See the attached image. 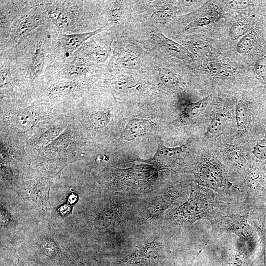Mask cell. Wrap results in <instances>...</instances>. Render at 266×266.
Returning <instances> with one entry per match:
<instances>
[{
	"label": "cell",
	"mask_w": 266,
	"mask_h": 266,
	"mask_svg": "<svg viewBox=\"0 0 266 266\" xmlns=\"http://www.w3.org/2000/svg\"><path fill=\"white\" fill-rule=\"evenodd\" d=\"M252 210L246 201H226L216 208L209 221L216 231L233 233L244 244L250 243L259 238L248 222Z\"/></svg>",
	"instance_id": "1"
},
{
	"label": "cell",
	"mask_w": 266,
	"mask_h": 266,
	"mask_svg": "<svg viewBox=\"0 0 266 266\" xmlns=\"http://www.w3.org/2000/svg\"><path fill=\"white\" fill-rule=\"evenodd\" d=\"M226 201H230L195 183L191 185L188 199L171 211L170 218L174 223L180 225L191 224L200 219L209 221L216 208Z\"/></svg>",
	"instance_id": "2"
},
{
	"label": "cell",
	"mask_w": 266,
	"mask_h": 266,
	"mask_svg": "<svg viewBox=\"0 0 266 266\" xmlns=\"http://www.w3.org/2000/svg\"><path fill=\"white\" fill-rule=\"evenodd\" d=\"M245 201L253 210L266 206V167L259 162L251 163L244 174Z\"/></svg>",
	"instance_id": "3"
},
{
	"label": "cell",
	"mask_w": 266,
	"mask_h": 266,
	"mask_svg": "<svg viewBox=\"0 0 266 266\" xmlns=\"http://www.w3.org/2000/svg\"><path fill=\"white\" fill-rule=\"evenodd\" d=\"M194 174L200 186L220 193L230 187L227 173L223 166L213 159H206L195 167Z\"/></svg>",
	"instance_id": "4"
},
{
	"label": "cell",
	"mask_w": 266,
	"mask_h": 266,
	"mask_svg": "<svg viewBox=\"0 0 266 266\" xmlns=\"http://www.w3.org/2000/svg\"><path fill=\"white\" fill-rule=\"evenodd\" d=\"M157 143L158 149L155 154L144 161L161 168L168 167L175 162L185 149L184 145L175 148L167 147L161 139L157 141Z\"/></svg>",
	"instance_id": "5"
},
{
	"label": "cell",
	"mask_w": 266,
	"mask_h": 266,
	"mask_svg": "<svg viewBox=\"0 0 266 266\" xmlns=\"http://www.w3.org/2000/svg\"><path fill=\"white\" fill-rule=\"evenodd\" d=\"M152 36L154 40L171 56L182 59L193 57L187 48L167 37L162 33L155 32Z\"/></svg>",
	"instance_id": "6"
},
{
	"label": "cell",
	"mask_w": 266,
	"mask_h": 266,
	"mask_svg": "<svg viewBox=\"0 0 266 266\" xmlns=\"http://www.w3.org/2000/svg\"><path fill=\"white\" fill-rule=\"evenodd\" d=\"M102 27L95 31L70 34H62L60 37V43L63 51L71 54L75 51L86 40L105 30Z\"/></svg>",
	"instance_id": "7"
},
{
	"label": "cell",
	"mask_w": 266,
	"mask_h": 266,
	"mask_svg": "<svg viewBox=\"0 0 266 266\" xmlns=\"http://www.w3.org/2000/svg\"><path fill=\"white\" fill-rule=\"evenodd\" d=\"M90 69L91 64L88 60L76 57L68 61L59 73L62 77L74 79L85 75Z\"/></svg>",
	"instance_id": "8"
},
{
	"label": "cell",
	"mask_w": 266,
	"mask_h": 266,
	"mask_svg": "<svg viewBox=\"0 0 266 266\" xmlns=\"http://www.w3.org/2000/svg\"><path fill=\"white\" fill-rule=\"evenodd\" d=\"M249 223L256 230L262 246L264 262L266 265V208L255 209L251 211Z\"/></svg>",
	"instance_id": "9"
},
{
	"label": "cell",
	"mask_w": 266,
	"mask_h": 266,
	"mask_svg": "<svg viewBox=\"0 0 266 266\" xmlns=\"http://www.w3.org/2000/svg\"><path fill=\"white\" fill-rule=\"evenodd\" d=\"M158 74L161 81L168 89L182 91L186 88L187 84L183 78L169 69L160 68Z\"/></svg>",
	"instance_id": "10"
},
{
	"label": "cell",
	"mask_w": 266,
	"mask_h": 266,
	"mask_svg": "<svg viewBox=\"0 0 266 266\" xmlns=\"http://www.w3.org/2000/svg\"><path fill=\"white\" fill-rule=\"evenodd\" d=\"M149 130V125L147 121L138 119H133L127 124L123 133V136L125 140L131 141L146 134Z\"/></svg>",
	"instance_id": "11"
},
{
	"label": "cell",
	"mask_w": 266,
	"mask_h": 266,
	"mask_svg": "<svg viewBox=\"0 0 266 266\" xmlns=\"http://www.w3.org/2000/svg\"><path fill=\"white\" fill-rule=\"evenodd\" d=\"M229 118V112L226 110L219 111L210 122L204 134V138L220 133L227 125Z\"/></svg>",
	"instance_id": "12"
},
{
	"label": "cell",
	"mask_w": 266,
	"mask_h": 266,
	"mask_svg": "<svg viewBox=\"0 0 266 266\" xmlns=\"http://www.w3.org/2000/svg\"><path fill=\"white\" fill-rule=\"evenodd\" d=\"M234 113L238 129L240 131L246 130L251 122L250 111L247 104L243 101H238L235 105Z\"/></svg>",
	"instance_id": "13"
},
{
	"label": "cell",
	"mask_w": 266,
	"mask_h": 266,
	"mask_svg": "<svg viewBox=\"0 0 266 266\" xmlns=\"http://www.w3.org/2000/svg\"><path fill=\"white\" fill-rule=\"evenodd\" d=\"M12 125L19 130L26 131L33 124V116L27 109H22L14 112L10 118Z\"/></svg>",
	"instance_id": "14"
},
{
	"label": "cell",
	"mask_w": 266,
	"mask_h": 266,
	"mask_svg": "<svg viewBox=\"0 0 266 266\" xmlns=\"http://www.w3.org/2000/svg\"><path fill=\"white\" fill-rule=\"evenodd\" d=\"M210 96L203 99L188 104L183 110L181 117L183 119L193 120L200 116L206 109L209 101Z\"/></svg>",
	"instance_id": "15"
},
{
	"label": "cell",
	"mask_w": 266,
	"mask_h": 266,
	"mask_svg": "<svg viewBox=\"0 0 266 266\" xmlns=\"http://www.w3.org/2000/svg\"><path fill=\"white\" fill-rule=\"evenodd\" d=\"M204 69L211 75L221 77H232L237 72L236 69L233 66L220 63H209Z\"/></svg>",
	"instance_id": "16"
},
{
	"label": "cell",
	"mask_w": 266,
	"mask_h": 266,
	"mask_svg": "<svg viewBox=\"0 0 266 266\" xmlns=\"http://www.w3.org/2000/svg\"><path fill=\"white\" fill-rule=\"evenodd\" d=\"M45 61V54L41 47L36 48L33 56L30 66L29 76L34 81L41 73Z\"/></svg>",
	"instance_id": "17"
},
{
	"label": "cell",
	"mask_w": 266,
	"mask_h": 266,
	"mask_svg": "<svg viewBox=\"0 0 266 266\" xmlns=\"http://www.w3.org/2000/svg\"><path fill=\"white\" fill-rule=\"evenodd\" d=\"M177 7L171 4H166L158 8L152 15L153 20L157 23L165 25L170 21L175 15Z\"/></svg>",
	"instance_id": "18"
},
{
	"label": "cell",
	"mask_w": 266,
	"mask_h": 266,
	"mask_svg": "<svg viewBox=\"0 0 266 266\" xmlns=\"http://www.w3.org/2000/svg\"><path fill=\"white\" fill-rule=\"evenodd\" d=\"M216 17L206 16L199 18L188 24L184 28V31L187 33H195L207 30L212 27Z\"/></svg>",
	"instance_id": "19"
},
{
	"label": "cell",
	"mask_w": 266,
	"mask_h": 266,
	"mask_svg": "<svg viewBox=\"0 0 266 266\" xmlns=\"http://www.w3.org/2000/svg\"><path fill=\"white\" fill-rule=\"evenodd\" d=\"M116 66L127 69H137L140 65V60L134 54L129 51L122 53L115 62Z\"/></svg>",
	"instance_id": "20"
},
{
	"label": "cell",
	"mask_w": 266,
	"mask_h": 266,
	"mask_svg": "<svg viewBox=\"0 0 266 266\" xmlns=\"http://www.w3.org/2000/svg\"><path fill=\"white\" fill-rule=\"evenodd\" d=\"M112 86L116 90L124 93L134 92L141 87V84L136 80L125 76L113 81Z\"/></svg>",
	"instance_id": "21"
},
{
	"label": "cell",
	"mask_w": 266,
	"mask_h": 266,
	"mask_svg": "<svg viewBox=\"0 0 266 266\" xmlns=\"http://www.w3.org/2000/svg\"><path fill=\"white\" fill-rule=\"evenodd\" d=\"M174 199L169 197H162L150 205L147 208L148 215L152 217H157L172 205Z\"/></svg>",
	"instance_id": "22"
},
{
	"label": "cell",
	"mask_w": 266,
	"mask_h": 266,
	"mask_svg": "<svg viewBox=\"0 0 266 266\" xmlns=\"http://www.w3.org/2000/svg\"><path fill=\"white\" fill-rule=\"evenodd\" d=\"M257 34L254 30L248 31L238 42L236 47V51L241 54L250 51L256 43Z\"/></svg>",
	"instance_id": "23"
},
{
	"label": "cell",
	"mask_w": 266,
	"mask_h": 266,
	"mask_svg": "<svg viewBox=\"0 0 266 266\" xmlns=\"http://www.w3.org/2000/svg\"><path fill=\"white\" fill-rule=\"evenodd\" d=\"M188 49L193 56L200 57L207 55L210 51L209 43L202 39H194L190 41Z\"/></svg>",
	"instance_id": "24"
},
{
	"label": "cell",
	"mask_w": 266,
	"mask_h": 266,
	"mask_svg": "<svg viewBox=\"0 0 266 266\" xmlns=\"http://www.w3.org/2000/svg\"><path fill=\"white\" fill-rule=\"evenodd\" d=\"M228 152L227 157L229 160L237 169L244 172L245 174L251 164L247 161L246 157L237 150H232Z\"/></svg>",
	"instance_id": "25"
},
{
	"label": "cell",
	"mask_w": 266,
	"mask_h": 266,
	"mask_svg": "<svg viewBox=\"0 0 266 266\" xmlns=\"http://www.w3.org/2000/svg\"><path fill=\"white\" fill-rule=\"evenodd\" d=\"M77 82L65 81L54 86L49 92L51 96L68 94L75 91L77 87Z\"/></svg>",
	"instance_id": "26"
},
{
	"label": "cell",
	"mask_w": 266,
	"mask_h": 266,
	"mask_svg": "<svg viewBox=\"0 0 266 266\" xmlns=\"http://www.w3.org/2000/svg\"><path fill=\"white\" fill-rule=\"evenodd\" d=\"M252 154L259 162L266 163V133L263 137L256 140Z\"/></svg>",
	"instance_id": "27"
},
{
	"label": "cell",
	"mask_w": 266,
	"mask_h": 266,
	"mask_svg": "<svg viewBox=\"0 0 266 266\" xmlns=\"http://www.w3.org/2000/svg\"><path fill=\"white\" fill-rule=\"evenodd\" d=\"M39 20V17L35 15L27 16L19 24L17 29L18 34L24 35L29 33L37 26Z\"/></svg>",
	"instance_id": "28"
},
{
	"label": "cell",
	"mask_w": 266,
	"mask_h": 266,
	"mask_svg": "<svg viewBox=\"0 0 266 266\" xmlns=\"http://www.w3.org/2000/svg\"><path fill=\"white\" fill-rule=\"evenodd\" d=\"M48 15L52 22L60 29H65L69 24L67 15L60 10H48Z\"/></svg>",
	"instance_id": "29"
},
{
	"label": "cell",
	"mask_w": 266,
	"mask_h": 266,
	"mask_svg": "<svg viewBox=\"0 0 266 266\" xmlns=\"http://www.w3.org/2000/svg\"><path fill=\"white\" fill-rule=\"evenodd\" d=\"M109 53L110 49L108 48L97 47L88 53L87 56L91 62L100 64L107 60Z\"/></svg>",
	"instance_id": "30"
},
{
	"label": "cell",
	"mask_w": 266,
	"mask_h": 266,
	"mask_svg": "<svg viewBox=\"0 0 266 266\" xmlns=\"http://www.w3.org/2000/svg\"><path fill=\"white\" fill-rule=\"evenodd\" d=\"M248 24L243 21H237L234 23L230 30L231 38L235 40L245 34L248 32Z\"/></svg>",
	"instance_id": "31"
},
{
	"label": "cell",
	"mask_w": 266,
	"mask_h": 266,
	"mask_svg": "<svg viewBox=\"0 0 266 266\" xmlns=\"http://www.w3.org/2000/svg\"><path fill=\"white\" fill-rule=\"evenodd\" d=\"M244 256L242 252L236 249L233 250L225 262L223 266H244Z\"/></svg>",
	"instance_id": "32"
},
{
	"label": "cell",
	"mask_w": 266,
	"mask_h": 266,
	"mask_svg": "<svg viewBox=\"0 0 266 266\" xmlns=\"http://www.w3.org/2000/svg\"><path fill=\"white\" fill-rule=\"evenodd\" d=\"M39 246L42 252L50 257L55 256L58 251L56 243L48 238L42 239L39 243Z\"/></svg>",
	"instance_id": "33"
},
{
	"label": "cell",
	"mask_w": 266,
	"mask_h": 266,
	"mask_svg": "<svg viewBox=\"0 0 266 266\" xmlns=\"http://www.w3.org/2000/svg\"><path fill=\"white\" fill-rule=\"evenodd\" d=\"M123 13V7L119 1H115L108 10L109 19L112 22H117L120 20Z\"/></svg>",
	"instance_id": "34"
},
{
	"label": "cell",
	"mask_w": 266,
	"mask_h": 266,
	"mask_svg": "<svg viewBox=\"0 0 266 266\" xmlns=\"http://www.w3.org/2000/svg\"><path fill=\"white\" fill-rule=\"evenodd\" d=\"M92 125L96 128L104 127L108 122V118L106 113L103 112H96L92 114L90 117Z\"/></svg>",
	"instance_id": "35"
},
{
	"label": "cell",
	"mask_w": 266,
	"mask_h": 266,
	"mask_svg": "<svg viewBox=\"0 0 266 266\" xmlns=\"http://www.w3.org/2000/svg\"><path fill=\"white\" fill-rule=\"evenodd\" d=\"M254 70L256 75L263 81L266 83V56L259 58L254 66Z\"/></svg>",
	"instance_id": "36"
},
{
	"label": "cell",
	"mask_w": 266,
	"mask_h": 266,
	"mask_svg": "<svg viewBox=\"0 0 266 266\" xmlns=\"http://www.w3.org/2000/svg\"><path fill=\"white\" fill-rule=\"evenodd\" d=\"M225 5L230 9L238 10L245 9L250 6L252 3L247 0H224Z\"/></svg>",
	"instance_id": "37"
},
{
	"label": "cell",
	"mask_w": 266,
	"mask_h": 266,
	"mask_svg": "<svg viewBox=\"0 0 266 266\" xmlns=\"http://www.w3.org/2000/svg\"><path fill=\"white\" fill-rule=\"evenodd\" d=\"M109 216L105 213H101L96 218L95 225L100 229L106 227L109 225Z\"/></svg>",
	"instance_id": "38"
},
{
	"label": "cell",
	"mask_w": 266,
	"mask_h": 266,
	"mask_svg": "<svg viewBox=\"0 0 266 266\" xmlns=\"http://www.w3.org/2000/svg\"><path fill=\"white\" fill-rule=\"evenodd\" d=\"M11 75L10 69L4 67L0 69V86L6 84L10 79Z\"/></svg>",
	"instance_id": "39"
},
{
	"label": "cell",
	"mask_w": 266,
	"mask_h": 266,
	"mask_svg": "<svg viewBox=\"0 0 266 266\" xmlns=\"http://www.w3.org/2000/svg\"><path fill=\"white\" fill-rule=\"evenodd\" d=\"M71 210V207L69 204H66L62 205L58 211L62 215H66L68 214Z\"/></svg>",
	"instance_id": "40"
},
{
	"label": "cell",
	"mask_w": 266,
	"mask_h": 266,
	"mask_svg": "<svg viewBox=\"0 0 266 266\" xmlns=\"http://www.w3.org/2000/svg\"><path fill=\"white\" fill-rule=\"evenodd\" d=\"M9 217L7 215V214L4 212L3 210H1V221H2V223L6 224L9 221Z\"/></svg>",
	"instance_id": "41"
},
{
	"label": "cell",
	"mask_w": 266,
	"mask_h": 266,
	"mask_svg": "<svg viewBox=\"0 0 266 266\" xmlns=\"http://www.w3.org/2000/svg\"><path fill=\"white\" fill-rule=\"evenodd\" d=\"M77 200V197L74 194H70L68 197V202L69 204H72L75 203Z\"/></svg>",
	"instance_id": "42"
},
{
	"label": "cell",
	"mask_w": 266,
	"mask_h": 266,
	"mask_svg": "<svg viewBox=\"0 0 266 266\" xmlns=\"http://www.w3.org/2000/svg\"><path fill=\"white\" fill-rule=\"evenodd\" d=\"M197 0H183L182 3L185 6H190L197 3Z\"/></svg>",
	"instance_id": "43"
},
{
	"label": "cell",
	"mask_w": 266,
	"mask_h": 266,
	"mask_svg": "<svg viewBox=\"0 0 266 266\" xmlns=\"http://www.w3.org/2000/svg\"></svg>",
	"instance_id": "44"
},
{
	"label": "cell",
	"mask_w": 266,
	"mask_h": 266,
	"mask_svg": "<svg viewBox=\"0 0 266 266\" xmlns=\"http://www.w3.org/2000/svg\"></svg>",
	"instance_id": "45"
}]
</instances>
